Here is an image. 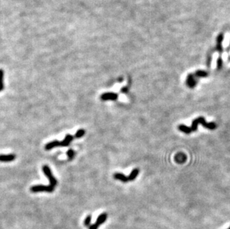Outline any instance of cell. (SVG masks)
Segmentation results:
<instances>
[{
  "label": "cell",
  "instance_id": "cell-16",
  "mask_svg": "<svg viewBox=\"0 0 230 229\" xmlns=\"http://www.w3.org/2000/svg\"><path fill=\"white\" fill-rule=\"evenodd\" d=\"M67 156H68L69 157V160H72L73 158H74V154H75V153H74V151L73 150H72V149H69V150L67 151Z\"/></svg>",
  "mask_w": 230,
  "mask_h": 229
},
{
  "label": "cell",
  "instance_id": "cell-20",
  "mask_svg": "<svg viewBox=\"0 0 230 229\" xmlns=\"http://www.w3.org/2000/svg\"><path fill=\"white\" fill-rule=\"evenodd\" d=\"M122 93H127V88L122 89Z\"/></svg>",
  "mask_w": 230,
  "mask_h": 229
},
{
  "label": "cell",
  "instance_id": "cell-12",
  "mask_svg": "<svg viewBox=\"0 0 230 229\" xmlns=\"http://www.w3.org/2000/svg\"><path fill=\"white\" fill-rule=\"evenodd\" d=\"M223 39V34H220L218 37V39H217V49L219 51H222V41Z\"/></svg>",
  "mask_w": 230,
  "mask_h": 229
},
{
  "label": "cell",
  "instance_id": "cell-1",
  "mask_svg": "<svg viewBox=\"0 0 230 229\" xmlns=\"http://www.w3.org/2000/svg\"><path fill=\"white\" fill-rule=\"evenodd\" d=\"M198 124H203V127H205V128L207 129H209V130H215L217 127L216 124H215V123H206V121H205V118H204L203 117H199V118H197V119L194 120L191 127H186V126L185 125H179V127H178V128H179V130H180V131L183 132V133H186V134H189V133H192V132L197 130Z\"/></svg>",
  "mask_w": 230,
  "mask_h": 229
},
{
  "label": "cell",
  "instance_id": "cell-19",
  "mask_svg": "<svg viewBox=\"0 0 230 229\" xmlns=\"http://www.w3.org/2000/svg\"><path fill=\"white\" fill-rule=\"evenodd\" d=\"M98 226L97 225L95 224V223H94V224L91 225L89 227V229H98Z\"/></svg>",
  "mask_w": 230,
  "mask_h": 229
},
{
  "label": "cell",
  "instance_id": "cell-17",
  "mask_svg": "<svg viewBox=\"0 0 230 229\" xmlns=\"http://www.w3.org/2000/svg\"><path fill=\"white\" fill-rule=\"evenodd\" d=\"M195 75L197 76V77H200V78H204V77H207L208 74H207L206 71H197L195 73Z\"/></svg>",
  "mask_w": 230,
  "mask_h": 229
},
{
  "label": "cell",
  "instance_id": "cell-4",
  "mask_svg": "<svg viewBox=\"0 0 230 229\" xmlns=\"http://www.w3.org/2000/svg\"><path fill=\"white\" fill-rule=\"evenodd\" d=\"M118 98V94L113 92L103 93L101 95V99L102 101H116Z\"/></svg>",
  "mask_w": 230,
  "mask_h": 229
},
{
  "label": "cell",
  "instance_id": "cell-2",
  "mask_svg": "<svg viewBox=\"0 0 230 229\" xmlns=\"http://www.w3.org/2000/svg\"><path fill=\"white\" fill-rule=\"evenodd\" d=\"M43 171L44 174L46 175V176L50 182V185L53 186V187H55V185L57 184V179L54 178V176L52 175V173L51 171V169L49 168V167L47 165H45L43 167Z\"/></svg>",
  "mask_w": 230,
  "mask_h": 229
},
{
  "label": "cell",
  "instance_id": "cell-3",
  "mask_svg": "<svg viewBox=\"0 0 230 229\" xmlns=\"http://www.w3.org/2000/svg\"><path fill=\"white\" fill-rule=\"evenodd\" d=\"M31 192L37 193L41 192V191H46V192H53L54 190V187L51 185H34L30 188Z\"/></svg>",
  "mask_w": 230,
  "mask_h": 229
},
{
  "label": "cell",
  "instance_id": "cell-14",
  "mask_svg": "<svg viewBox=\"0 0 230 229\" xmlns=\"http://www.w3.org/2000/svg\"><path fill=\"white\" fill-rule=\"evenodd\" d=\"M85 130H83V129H80V130H77V132H76L75 133V135H74V138H81V137H83V135H85Z\"/></svg>",
  "mask_w": 230,
  "mask_h": 229
},
{
  "label": "cell",
  "instance_id": "cell-8",
  "mask_svg": "<svg viewBox=\"0 0 230 229\" xmlns=\"http://www.w3.org/2000/svg\"><path fill=\"white\" fill-rule=\"evenodd\" d=\"M60 147V141L55 140V141H51V142H49V143H48L47 144H46L45 149L46 150H51V149L54 148V147Z\"/></svg>",
  "mask_w": 230,
  "mask_h": 229
},
{
  "label": "cell",
  "instance_id": "cell-13",
  "mask_svg": "<svg viewBox=\"0 0 230 229\" xmlns=\"http://www.w3.org/2000/svg\"><path fill=\"white\" fill-rule=\"evenodd\" d=\"M3 78H4V71L2 69H0V91L4 89L3 84Z\"/></svg>",
  "mask_w": 230,
  "mask_h": 229
},
{
  "label": "cell",
  "instance_id": "cell-15",
  "mask_svg": "<svg viewBox=\"0 0 230 229\" xmlns=\"http://www.w3.org/2000/svg\"><path fill=\"white\" fill-rule=\"evenodd\" d=\"M91 221H92V216L88 215L86 217L85 220H84V225L87 227H90L91 225Z\"/></svg>",
  "mask_w": 230,
  "mask_h": 229
},
{
  "label": "cell",
  "instance_id": "cell-11",
  "mask_svg": "<svg viewBox=\"0 0 230 229\" xmlns=\"http://www.w3.org/2000/svg\"><path fill=\"white\" fill-rule=\"evenodd\" d=\"M139 169H137V168L133 169V170H132L131 173H130V176H128L129 181H133V180H134L137 177V176L139 175Z\"/></svg>",
  "mask_w": 230,
  "mask_h": 229
},
{
  "label": "cell",
  "instance_id": "cell-6",
  "mask_svg": "<svg viewBox=\"0 0 230 229\" xmlns=\"http://www.w3.org/2000/svg\"><path fill=\"white\" fill-rule=\"evenodd\" d=\"M16 156L14 154H9V155H0V161L2 162H9L15 160Z\"/></svg>",
  "mask_w": 230,
  "mask_h": 229
},
{
  "label": "cell",
  "instance_id": "cell-10",
  "mask_svg": "<svg viewBox=\"0 0 230 229\" xmlns=\"http://www.w3.org/2000/svg\"><path fill=\"white\" fill-rule=\"evenodd\" d=\"M114 176V178L116 179L121 180V181H123V182H127V181H129L128 177L125 176L122 174H119V173H116V174H114V176Z\"/></svg>",
  "mask_w": 230,
  "mask_h": 229
},
{
  "label": "cell",
  "instance_id": "cell-7",
  "mask_svg": "<svg viewBox=\"0 0 230 229\" xmlns=\"http://www.w3.org/2000/svg\"><path fill=\"white\" fill-rule=\"evenodd\" d=\"M107 214H106V213H103V214H100V215L98 217L97 220H96L95 222V224L99 227V226L103 224L106 220H107Z\"/></svg>",
  "mask_w": 230,
  "mask_h": 229
},
{
  "label": "cell",
  "instance_id": "cell-18",
  "mask_svg": "<svg viewBox=\"0 0 230 229\" xmlns=\"http://www.w3.org/2000/svg\"><path fill=\"white\" fill-rule=\"evenodd\" d=\"M222 65H223L222 59H221V57H219L218 60V69H220V68H222Z\"/></svg>",
  "mask_w": 230,
  "mask_h": 229
},
{
  "label": "cell",
  "instance_id": "cell-9",
  "mask_svg": "<svg viewBox=\"0 0 230 229\" xmlns=\"http://www.w3.org/2000/svg\"><path fill=\"white\" fill-rule=\"evenodd\" d=\"M187 85L189 86L191 88H193L195 85H196V81H195L194 76L192 74H189L188 78H187Z\"/></svg>",
  "mask_w": 230,
  "mask_h": 229
},
{
  "label": "cell",
  "instance_id": "cell-5",
  "mask_svg": "<svg viewBox=\"0 0 230 229\" xmlns=\"http://www.w3.org/2000/svg\"><path fill=\"white\" fill-rule=\"evenodd\" d=\"M74 138V136L69 135V134L67 135L65 138H64V139L62 141H60V147H67V146H69L70 143L73 141Z\"/></svg>",
  "mask_w": 230,
  "mask_h": 229
}]
</instances>
